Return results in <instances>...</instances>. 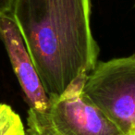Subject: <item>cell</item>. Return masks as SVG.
I'll list each match as a JSON object with an SVG mask.
<instances>
[{"instance_id":"1","label":"cell","mask_w":135,"mask_h":135,"mask_svg":"<svg viewBox=\"0 0 135 135\" xmlns=\"http://www.w3.org/2000/svg\"><path fill=\"white\" fill-rule=\"evenodd\" d=\"M91 0H15L12 18L49 98L98 62Z\"/></svg>"},{"instance_id":"2","label":"cell","mask_w":135,"mask_h":135,"mask_svg":"<svg viewBox=\"0 0 135 135\" xmlns=\"http://www.w3.org/2000/svg\"><path fill=\"white\" fill-rule=\"evenodd\" d=\"M83 94L125 135L135 133V54L98 61Z\"/></svg>"},{"instance_id":"3","label":"cell","mask_w":135,"mask_h":135,"mask_svg":"<svg viewBox=\"0 0 135 135\" xmlns=\"http://www.w3.org/2000/svg\"><path fill=\"white\" fill-rule=\"evenodd\" d=\"M86 77L78 76L59 95L49 98L45 111H32L58 135H125L83 95Z\"/></svg>"},{"instance_id":"4","label":"cell","mask_w":135,"mask_h":135,"mask_svg":"<svg viewBox=\"0 0 135 135\" xmlns=\"http://www.w3.org/2000/svg\"><path fill=\"white\" fill-rule=\"evenodd\" d=\"M0 39L4 44L29 109L37 112L45 111L49 104V96L12 16L0 17Z\"/></svg>"},{"instance_id":"5","label":"cell","mask_w":135,"mask_h":135,"mask_svg":"<svg viewBox=\"0 0 135 135\" xmlns=\"http://www.w3.org/2000/svg\"><path fill=\"white\" fill-rule=\"evenodd\" d=\"M0 135H26L20 115L7 104H0Z\"/></svg>"},{"instance_id":"6","label":"cell","mask_w":135,"mask_h":135,"mask_svg":"<svg viewBox=\"0 0 135 135\" xmlns=\"http://www.w3.org/2000/svg\"><path fill=\"white\" fill-rule=\"evenodd\" d=\"M26 135H58L37 116L34 111L29 109L27 116Z\"/></svg>"},{"instance_id":"7","label":"cell","mask_w":135,"mask_h":135,"mask_svg":"<svg viewBox=\"0 0 135 135\" xmlns=\"http://www.w3.org/2000/svg\"><path fill=\"white\" fill-rule=\"evenodd\" d=\"M15 0H0V17L1 16H11Z\"/></svg>"},{"instance_id":"8","label":"cell","mask_w":135,"mask_h":135,"mask_svg":"<svg viewBox=\"0 0 135 135\" xmlns=\"http://www.w3.org/2000/svg\"><path fill=\"white\" fill-rule=\"evenodd\" d=\"M134 5H135V0H134Z\"/></svg>"},{"instance_id":"9","label":"cell","mask_w":135,"mask_h":135,"mask_svg":"<svg viewBox=\"0 0 135 135\" xmlns=\"http://www.w3.org/2000/svg\"><path fill=\"white\" fill-rule=\"evenodd\" d=\"M133 135H135V133H134V134H133Z\"/></svg>"}]
</instances>
